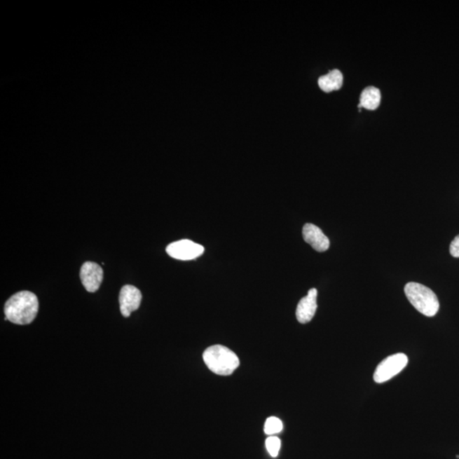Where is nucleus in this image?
I'll use <instances>...</instances> for the list:
<instances>
[{
    "label": "nucleus",
    "instance_id": "nucleus-1",
    "mask_svg": "<svg viewBox=\"0 0 459 459\" xmlns=\"http://www.w3.org/2000/svg\"><path fill=\"white\" fill-rule=\"evenodd\" d=\"M39 311L37 296L29 291H22L8 299L5 306L6 320L18 325L33 322Z\"/></svg>",
    "mask_w": 459,
    "mask_h": 459
},
{
    "label": "nucleus",
    "instance_id": "nucleus-2",
    "mask_svg": "<svg viewBox=\"0 0 459 459\" xmlns=\"http://www.w3.org/2000/svg\"><path fill=\"white\" fill-rule=\"evenodd\" d=\"M203 357L210 371L222 376L233 374L240 363L233 350L219 345L209 347L203 352Z\"/></svg>",
    "mask_w": 459,
    "mask_h": 459
},
{
    "label": "nucleus",
    "instance_id": "nucleus-3",
    "mask_svg": "<svg viewBox=\"0 0 459 459\" xmlns=\"http://www.w3.org/2000/svg\"><path fill=\"white\" fill-rule=\"evenodd\" d=\"M404 292L411 304L418 313L429 317L436 316L440 308V303L437 294L428 287L411 282L406 283Z\"/></svg>",
    "mask_w": 459,
    "mask_h": 459
},
{
    "label": "nucleus",
    "instance_id": "nucleus-4",
    "mask_svg": "<svg viewBox=\"0 0 459 459\" xmlns=\"http://www.w3.org/2000/svg\"><path fill=\"white\" fill-rule=\"evenodd\" d=\"M409 358L403 353L392 355L382 361L377 366L374 374V381L378 384L390 381L400 374L408 365Z\"/></svg>",
    "mask_w": 459,
    "mask_h": 459
},
{
    "label": "nucleus",
    "instance_id": "nucleus-5",
    "mask_svg": "<svg viewBox=\"0 0 459 459\" xmlns=\"http://www.w3.org/2000/svg\"><path fill=\"white\" fill-rule=\"evenodd\" d=\"M166 252L170 257L179 261H191L197 259L205 252V247L187 239L170 243Z\"/></svg>",
    "mask_w": 459,
    "mask_h": 459
},
{
    "label": "nucleus",
    "instance_id": "nucleus-6",
    "mask_svg": "<svg viewBox=\"0 0 459 459\" xmlns=\"http://www.w3.org/2000/svg\"><path fill=\"white\" fill-rule=\"evenodd\" d=\"M81 278L88 292H97L103 280V270L97 263L91 261L83 263L81 270Z\"/></svg>",
    "mask_w": 459,
    "mask_h": 459
},
{
    "label": "nucleus",
    "instance_id": "nucleus-7",
    "mask_svg": "<svg viewBox=\"0 0 459 459\" xmlns=\"http://www.w3.org/2000/svg\"><path fill=\"white\" fill-rule=\"evenodd\" d=\"M142 299L141 291L137 287L132 285L123 286L119 294V304L123 316L129 317L133 311L138 310Z\"/></svg>",
    "mask_w": 459,
    "mask_h": 459
},
{
    "label": "nucleus",
    "instance_id": "nucleus-8",
    "mask_svg": "<svg viewBox=\"0 0 459 459\" xmlns=\"http://www.w3.org/2000/svg\"><path fill=\"white\" fill-rule=\"evenodd\" d=\"M317 290L311 289L306 297L299 302L296 309V317L299 322L302 324L313 320L317 309Z\"/></svg>",
    "mask_w": 459,
    "mask_h": 459
},
{
    "label": "nucleus",
    "instance_id": "nucleus-9",
    "mask_svg": "<svg viewBox=\"0 0 459 459\" xmlns=\"http://www.w3.org/2000/svg\"><path fill=\"white\" fill-rule=\"evenodd\" d=\"M303 238L317 252H325L329 249L330 242L327 235L317 226L306 224L303 227Z\"/></svg>",
    "mask_w": 459,
    "mask_h": 459
},
{
    "label": "nucleus",
    "instance_id": "nucleus-10",
    "mask_svg": "<svg viewBox=\"0 0 459 459\" xmlns=\"http://www.w3.org/2000/svg\"><path fill=\"white\" fill-rule=\"evenodd\" d=\"M343 81H344V78H343L341 71L335 69L319 78L318 85L322 90L329 93V92L341 89L343 85Z\"/></svg>",
    "mask_w": 459,
    "mask_h": 459
},
{
    "label": "nucleus",
    "instance_id": "nucleus-11",
    "mask_svg": "<svg viewBox=\"0 0 459 459\" xmlns=\"http://www.w3.org/2000/svg\"><path fill=\"white\" fill-rule=\"evenodd\" d=\"M381 102V90L376 87L369 86L363 90L360 97V104L359 107L367 110L377 109Z\"/></svg>",
    "mask_w": 459,
    "mask_h": 459
},
{
    "label": "nucleus",
    "instance_id": "nucleus-12",
    "mask_svg": "<svg viewBox=\"0 0 459 459\" xmlns=\"http://www.w3.org/2000/svg\"><path fill=\"white\" fill-rule=\"evenodd\" d=\"M283 429L282 423L280 419L275 417L267 418L265 424V433L271 437L273 434L280 433Z\"/></svg>",
    "mask_w": 459,
    "mask_h": 459
},
{
    "label": "nucleus",
    "instance_id": "nucleus-13",
    "mask_svg": "<svg viewBox=\"0 0 459 459\" xmlns=\"http://www.w3.org/2000/svg\"><path fill=\"white\" fill-rule=\"evenodd\" d=\"M266 446L271 457H278L279 451L281 448L280 439L273 436L269 437L266 439Z\"/></svg>",
    "mask_w": 459,
    "mask_h": 459
},
{
    "label": "nucleus",
    "instance_id": "nucleus-14",
    "mask_svg": "<svg viewBox=\"0 0 459 459\" xmlns=\"http://www.w3.org/2000/svg\"><path fill=\"white\" fill-rule=\"evenodd\" d=\"M450 254L454 258H459V235H456L451 242Z\"/></svg>",
    "mask_w": 459,
    "mask_h": 459
}]
</instances>
